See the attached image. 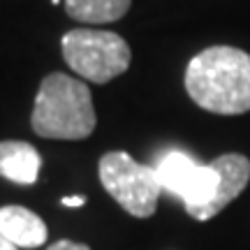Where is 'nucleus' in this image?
<instances>
[{
	"label": "nucleus",
	"instance_id": "nucleus-1",
	"mask_svg": "<svg viewBox=\"0 0 250 250\" xmlns=\"http://www.w3.org/2000/svg\"><path fill=\"white\" fill-rule=\"evenodd\" d=\"M186 90L197 107L220 116L250 111V54L208 46L188 62Z\"/></svg>",
	"mask_w": 250,
	"mask_h": 250
},
{
	"label": "nucleus",
	"instance_id": "nucleus-2",
	"mask_svg": "<svg viewBox=\"0 0 250 250\" xmlns=\"http://www.w3.org/2000/svg\"><path fill=\"white\" fill-rule=\"evenodd\" d=\"M33 130L44 139H86L95 130V109L83 81L54 72L42 79L33 107Z\"/></svg>",
	"mask_w": 250,
	"mask_h": 250
},
{
	"label": "nucleus",
	"instance_id": "nucleus-3",
	"mask_svg": "<svg viewBox=\"0 0 250 250\" xmlns=\"http://www.w3.org/2000/svg\"><path fill=\"white\" fill-rule=\"evenodd\" d=\"M62 58L67 67L90 83H107L130 67V46L111 30L74 28L62 35Z\"/></svg>",
	"mask_w": 250,
	"mask_h": 250
},
{
	"label": "nucleus",
	"instance_id": "nucleus-4",
	"mask_svg": "<svg viewBox=\"0 0 250 250\" xmlns=\"http://www.w3.org/2000/svg\"><path fill=\"white\" fill-rule=\"evenodd\" d=\"M100 181L109 195L134 218H151L160 199V181L155 167L139 165L123 151L100 158Z\"/></svg>",
	"mask_w": 250,
	"mask_h": 250
},
{
	"label": "nucleus",
	"instance_id": "nucleus-5",
	"mask_svg": "<svg viewBox=\"0 0 250 250\" xmlns=\"http://www.w3.org/2000/svg\"><path fill=\"white\" fill-rule=\"evenodd\" d=\"M158 181L165 190L183 199L186 208L206 204L215 192L218 174L211 165H197L188 153L171 151L155 165Z\"/></svg>",
	"mask_w": 250,
	"mask_h": 250
},
{
	"label": "nucleus",
	"instance_id": "nucleus-6",
	"mask_svg": "<svg viewBox=\"0 0 250 250\" xmlns=\"http://www.w3.org/2000/svg\"><path fill=\"white\" fill-rule=\"evenodd\" d=\"M211 167L218 174V186H215L213 197L202 206L186 208L195 220H211L213 215H218L225 206L232 204L241 195L250 181V160L241 153H225L211 162Z\"/></svg>",
	"mask_w": 250,
	"mask_h": 250
},
{
	"label": "nucleus",
	"instance_id": "nucleus-7",
	"mask_svg": "<svg viewBox=\"0 0 250 250\" xmlns=\"http://www.w3.org/2000/svg\"><path fill=\"white\" fill-rule=\"evenodd\" d=\"M0 234L17 248H37L46 243V225L37 213L23 206L0 208Z\"/></svg>",
	"mask_w": 250,
	"mask_h": 250
},
{
	"label": "nucleus",
	"instance_id": "nucleus-8",
	"mask_svg": "<svg viewBox=\"0 0 250 250\" xmlns=\"http://www.w3.org/2000/svg\"><path fill=\"white\" fill-rule=\"evenodd\" d=\"M42 158L35 146L26 142H0V176L19 183L33 186L40 176Z\"/></svg>",
	"mask_w": 250,
	"mask_h": 250
},
{
	"label": "nucleus",
	"instance_id": "nucleus-9",
	"mask_svg": "<svg viewBox=\"0 0 250 250\" xmlns=\"http://www.w3.org/2000/svg\"><path fill=\"white\" fill-rule=\"evenodd\" d=\"M132 0H65V9L81 23H114L123 19Z\"/></svg>",
	"mask_w": 250,
	"mask_h": 250
},
{
	"label": "nucleus",
	"instance_id": "nucleus-10",
	"mask_svg": "<svg viewBox=\"0 0 250 250\" xmlns=\"http://www.w3.org/2000/svg\"><path fill=\"white\" fill-rule=\"evenodd\" d=\"M46 250H90L86 243H74V241H67V239H61V241L51 243Z\"/></svg>",
	"mask_w": 250,
	"mask_h": 250
},
{
	"label": "nucleus",
	"instance_id": "nucleus-11",
	"mask_svg": "<svg viewBox=\"0 0 250 250\" xmlns=\"http://www.w3.org/2000/svg\"><path fill=\"white\" fill-rule=\"evenodd\" d=\"M61 204H62V206H70V208H79V206L86 204V197H81V195H74V197H62V199H61Z\"/></svg>",
	"mask_w": 250,
	"mask_h": 250
},
{
	"label": "nucleus",
	"instance_id": "nucleus-12",
	"mask_svg": "<svg viewBox=\"0 0 250 250\" xmlns=\"http://www.w3.org/2000/svg\"><path fill=\"white\" fill-rule=\"evenodd\" d=\"M0 250H19V248H17V246H14L12 241H7V239H5L2 234H0Z\"/></svg>",
	"mask_w": 250,
	"mask_h": 250
}]
</instances>
